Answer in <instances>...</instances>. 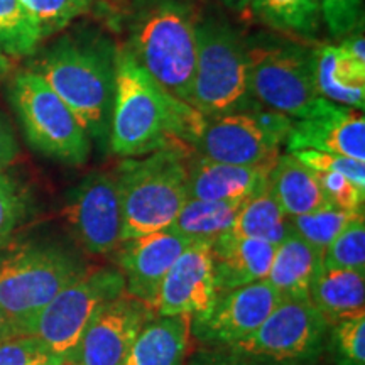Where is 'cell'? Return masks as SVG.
<instances>
[{"mask_svg":"<svg viewBox=\"0 0 365 365\" xmlns=\"http://www.w3.org/2000/svg\"><path fill=\"white\" fill-rule=\"evenodd\" d=\"M205 122L207 117L150 78L127 44L118 46L107 137L113 154L130 159L159 149L193 148Z\"/></svg>","mask_w":365,"mask_h":365,"instance_id":"cell-1","label":"cell"},{"mask_svg":"<svg viewBox=\"0 0 365 365\" xmlns=\"http://www.w3.org/2000/svg\"><path fill=\"white\" fill-rule=\"evenodd\" d=\"M115 49L103 38L65 36L33 63L83 125L90 139L107 140L115 91Z\"/></svg>","mask_w":365,"mask_h":365,"instance_id":"cell-2","label":"cell"},{"mask_svg":"<svg viewBox=\"0 0 365 365\" xmlns=\"http://www.w3.org/2000/svg\"><path fill=\"white\" fill-rule=\"evenodd\" d=\"M135 61L173 97L190 103L198 56V22L182 0H145L130 27Z\"/></svg>","mask_w":365,"mask_h":365,"instance_id":"cell-3","label":"cell"},{"mask_svg":"<svg viewBox=\"0 0 365 365\" xmlns=\"http://www.w3.org/2000/svg\"><path fill=\"white\" fill-rule=\"evenodd\" d=\"M188 154L168 148L143 159H127L115 171L120 195V240H130L173 225L188 200Z\"/></svg>","mask_w":365,"mask_h":365,"instance_id":"cell-4","label":"cell"},{"mask_svg":"<svg viewBox=\"0 0 365 365\" xmlns=\"http://www.w3.org/2000/svg\"><path fill=\"white\" fill-rule=\"evenodd\" d=\"M90 264L54 242H24L0 249V309L16 335Z\"/></svg>","mask_w":365,"mask_h":365,"instance_id":"cell-5","label":"cell"},{"mask_svg":"<svg viewBox=\"0 0 365 365\" xmlns=\"http://www.w3.org/2000/svg\"><path fill=\"white\" fill-rule=\"evenodd\" d=\"M9 100L34 150L68 166H81L88 161L90 135L38 73L17 71L9 83Z\"/></svg>","mask_w":365,"mask_h":365,"instance_id":"cell-6","label":"cell"},{"mask_svg":"<svg viewBox=\"0 0 365 365\" xmlns=\"http://www.w3.org/2000/svg\"><path fill=\"white\" fill-rule=\"evenodd\" d=\"M190 105L207 118L257 105L249 91L245 43L227 22H198V56Z\"/></svg>","mask_w":365,"mask_h":365,"instance_id":"cell-7","label":"cell"},{"mask_svg":"<svg viewBox=\"0 0 365 365\" xmlns=\"http://www.w3.org/2000/svg\"><path fill=\"white\" fill-rule=\"evenodd\" d=\"M125 293V281L117 267L88 266L49 301L17 335L33 336L54 357L68 359L95 313Z\"/></svg>","mask_w":365,"mask_h":365,"instance_id":"cell-8","label":"cell"},{"mask_svg":"<svg viewBox=\"0 0 365 365\" xmlns=\"http://www.w3.org/2000/svg\"><path fill=\"white\" fill-rule=\"evenodd\" d=\"M245 56L249 91L255 103L289 118L307 115L319 97L312 53L286 41L257 38L245 43Z\"/></svg>","mask_w":365,"mask_h":365,"instance_id":"cell-9","label":"cell"},{"mask_svg":"<svg viewBox=\"0 0 365 365\" xmlns=\"http://www.w3.org/2000/svg\"><path fill=\"white\" fill-rule=\"evenodd\" d=\"M293 118L262 105L207 118L193 149L198 156L237 166L274 164Z\"/></svg>","mask_w":365,"mask_h":365,"instance_id":"cell-10","label":"cell"},{"mask_svg":"<svg viewBox=\"0 0 365 365\" xmlns=\"http://www.w3.org/2000/svg\"><path fill=\"white\" fill-rule=\"evenodd\" d=\"M328 330L309 299H281L257 330L228 350L267 365H309L327 349Z\"/></svg>","mask_w":365,"mask_h":365,"instance_id":"cell-11","label":"cell"},{"mask_svg":"<svg viewBox=\"0 0 365 365\" xmlns=\"http://www.w3.org/2000/svg\"><path fill=\"white\" fill-rule=\"evenodd\" d=\"M65 220L78 245L90 255L115 252L122 244V210L115 171H95L68 196Z\"/></svg>","mask_w":365,"mask_h":365,"instance_id":"cell-12","label":"cell"},{"mask_svg":"<svg viewBox=\"0 0 365 365\" xmlns=\"http://www.w3.org/2000/svg\"><path fill=\"white\" fill-rule=\"evenodd\" d=\"M281 299L266 281L220 293L207 312L191 317V339L207 349H228L257 330Z\"/></svg>","mask_w":365,"mask_h":365,"instance_id":"cell-13","label":"cell"},{"mask_svg":"<svg viewBox=\"0 0 365 365\" xmlns=\"http://www.w3.org/2000/svg\"><path fill=\"white\" fill-rule=\"evenodd\" d=\"M149 307L124 293L91 317L65 362L71 365H124L132 345L150 318Z\"/></svg>","mask_w":365,"mask_h":365,"instance_id":"cell-14","label":"cell"},{"mask_svg":"<svg viewBox=\"0 0 365 365\" xmlns=\"http://www.w3.org/2000/svg\"><path fill=\"white\" fill-rule=\"evenodd\" d=\"M284 144L289 153L319 150L365 163L364 113L318 97L307 115L293 118Z\"/></svg>","mask_w":365,"mask_h":365,"instance_id":"cell-15","label":"cell"},{"mask_svg":"<svg viewBox=\"0 0 365 365\" xmlns=\"http://www.w3.org/2000/svg\"><path fill=\"white\" fill-rule=\"evenodd\" d=\"M190 244L170 228L122 242L115 252L125 293L154 312L164 277Z\"/></svg>","mask_w":365,"mask_h":365,"instance_id":"cell-16","label":"cell"},{"mask_svg":"<svg viewBox=\"0 0 365 365\" xmlns=\"http://www.w3.org/2000/svg\"><path fill=\"white\" fill-rule=\"evenodd\" d=\"M217 296L212 244L191 242L164 277L154 313L159 317H196L207 312Z\"/></svg>","mask_w":365,"mask_h":365,"instance_id":"cell-17","label":"cell"},{"mask_svg":"<svg viewBox=\"0 0 365 365\" xmlns=\"http://www.w3.org/2000/svg\"><path fill=\"white\" fill-rule=\"evenodd\" d=\"M274 164L237 166L217 163L203 156L188 158V198L205 202L245 203L267 186Z\"/></svg>","mask_w":365,"mask_h":365,"instance_id":"cell-18","label":"cell"},{"mask_svg":"<svg viewBox=\"0 0 365 365\" xmlns=\"http://www.w3.org/2000/svg\"><path fill=\"white\" fill-rule=\"evenodd\" d=\"M276 245L266 240L234 234L222 235L212 244L213 274L218 294L264 281Z\"/></svg>","mask_w":365,"mask_h":365,"instance_id":"cell-19","label":"cell"},{"mask_svg":"<svg viewBox=\"0 0 365 365\" xmlns=\"http://www.w3.org/2000/svg\"><path fill=\"white\" fill-rule=\"evenodd\" d=\"M191 340L188 314H156L139 331L124 365H185Z\"/></svg>","mask_w":365,"mask_h":365,"instance_id":"cell-20","label":"cell"},{"mask_svg":"<svg viewBox=\"0 0 365 365\" xmlns=\"http://www.w3.org/2000/svg\"><path fill=\"white\" fill-rule=\"evenodd\" d=\"M312 70L319 97L355 110H364L365 68L354 63L340 46L325 44L314 49Z\"/></svg>","mask_w":365,"mask_h":365,"instance_id":"cell-21","label":"cell"},{"mask_svg":"<svg viewBox=\"0 0 365 365\" xmlns=\"http://www.w3.org/2000/svg\"><path fill=\"white\" fill-rule=\"evenodd\" d=\"M323 264V254L293 230L274 250L271 266L264 277L282 299H309V287Z\"/></svg>","mask_w":365,"mask_h":365,"instance_id":"cell-22","label":"cell"},{"mask_svg":"<svg viewBox=\"0 0 365 365\" xmlns=\"http://www.w3.org/2000/svg\"><path fill=\"white\" fill-rule=\"evenodd\" d=\"M267 186L289 218L304 215L328 203L317 171L301 163L293 153L276 159L269 173Z\"/></svg>","mask_w":365,"mask_h":365,"instance_id":"cell-23","label":"cell"},{"mask_svg":"<svg viewBox=\"0 0 365 365\" xmlns=\"http://www.w3.org/2000/svg\"><path fill=\"white\" fill-rule=\"evenodd\" d=\"M309 301L330 325L365 313V272L322 264L309 287Z\"/></svg>","mask_w":365,"mask_h":365,"instance_id":"cell-24","label":"cell"},{"mask_svg":"<svg viewBox=\"0 0 365 365\" xmlns=\"http://www.w3.org/2000/svg\"><path fill=\"white\" fill-rule=\"evenodd\" d=\"M242 205L244 203L205 202V200L188 198L178 212L170 230L188 242L213 244L232 230Z\"/></svg>","mask_w":365,"mask_h":365,"instance_id":"cell-25","label":"cell"},{"mask_svg":"<svg viewBox=\"0 0 365 365\" xmlns=\"http://www.w3.org/2000/svg\"><path fill=\"white\" fill-rule=\"evenodd\" d=\"M230 234L277 245L291 234V222L266 186L242 205Z\"/></svg>","mask_w":365,"mask_h":365,"instance_id":"cell-26","label":"cell"},{"mask_svg":"<svg viewBox=\"0 0 365 365\" xmlns=\"http://www.w3.org/2000/svg\"><path fill=\"white\" fill-rule=\"evenodd\" d=\"M252 12L284 34L313 38L322 24L319 0H250Z\"/></svg>","mask_w":365,"mask_h":365,"instance_id":"cell-27","label":"cell"},{"mask_svg":"<svg viewBox=\"0 0 365 365\" xmlns=\"http://www.w3.org/2000/svg\"><path fill=\"white\" fill-rule=\"evenodd\" d=\"M41 41L39 27L22 0H0V51L14 58L33 56Z\"/></svg>","mask_w":365,"mask_h":365,"instance_id":"cell-28","label":"cell"},{"mask_svg":"<svg viewBox=\"0 0 365 365\" xmlns=\"http://www.w3.org/2000/svg\"><path fill=\"white\" fill-rule=\"evenodd\" d=\"M362 215V213H360ZM354 213L345 212L335 205L327 203L325 207L313 210L304 215L289 218L291 230L299 235L304 242H308L318 252H325L330 242L340 234L341 228L352 220Z\"/></svg>","mask_w":365,"mask_h":365,"instance_id":"cell-29","label":"cell"},{"mask_svg":"<svg viewBox=\"0 0 365 365\" xmlns=\"http://www.w3.org/2000/svg\"><path fill=\"white\" fill-rule=\"evenodd\" d=\"M323 266L365 272V220L354 217L323 252Z\"/></svg>","mask_w":365,"mask_h":365,"instance_id":"cell-30","label":"cell"},{"mask_svg":"<svg viewBox=\"0 0 365 365\" xmlns=\"http://www.w3.org/2000/svg\"><path fill=\"white\" fill-rule=\"evenodd\" d=\"M327 345L335 365H365V313L331 323Z\"/></svg>","mask_w":365,"mask_h":365,"instance_id":"cell-31","label":"cell"},{"mask_svg":"<svg viewBox=\"0 0 365 365\" xmlns=\"http://www.w3.org/2000/svg\"><path fill=\"white\" fill-rule=\"evenodd\" d=\"M31 212L29 191L19 180L0 173V249L11 244Z\"/></svg>","mask_w":365,"mask_h":365,"instance_id":"cell-32","label":"cell"},{"mask_svg":"<svg viewBox=\"0 0 365 365\" xmlns=\"http://www.w3.org/2000/svg\"><path fill=\"white\" fill-rule=\"evenodd\" d=\"M22 4L33 14L41 38L44 39L88 12L93 0H22Z\"/></svg>","mask_w":365,"mask_h":365,"instance_id":"cell-33","label":"cell"},{"mask_svg":"<svg viewBox=\"0 0 365 365\" xmlns=\"http://www.w3.org/2000/svg\"><path fill=\"white\" fill-rule=\"evenodd\" d=\"M293 154L314 171L336 173V175L349 178L359 188L365 190V163L362 161L340 156V154L319 153V150H296Z\"/></svg>","mask_w":365,"mask_h":365,"instance_id":"cell-34","label":"cell"},{"mask_svg":"<svg viewBox=\"0 0 365 365\" xmlns=\"http://www.w3.org/2000/svg\"><path fill=\"white\" fill-rule=\"evenodd\" d=\"M317 176L322 182L323 193H325L328 203L335 205V207L349 213H354V215L364 213L365 190L359 188L349 178L336 175V173L317 171Z\"/></svg>","mask_w":365,"mask_h":365,"instance_id":"cell-35","label":"cell"},{"mask_svg":"<svg viewBox=\"0 0 365 365\" xmlns=\"http://www.w3.org/2000/svg\"><path fill=\"white\" fill-rule=\"evenodd\" d=\"M54 357L33 336L14 335L0 341V365H48Z\"/></svg>","mask_w":365,"mask_h":365,"instance_id":"cell-36","label":"cell"},{"mask_svg":"<svg viewBox=\"0 0 365 365\" xmlns=\"http://www.w3.org/2000/svg\"><path fill=\"white\" fill-rule=\"evenodd\" d=\"M319 6L333 38H345L362 24L364 0H319Z\"/></svg>","mask_w":365,"mask_h":365,"instance_id":"cell-37","label":"cell"},{"mask_svg":"<svg viewBox=\"0 0 365 365\" xmlns=\"http://www.w3.org/2000/svg\"><path fill=\"white\" fill-rule=\"evenodd\" d=\"M185 365H267L254 359L242 357L228 349H207L195 354Z\"/></svg>","mask_w":365,"mask_h":365,"instance_id":"cell-38","label":"cell"},{"mask_svg":"<svg viewBox=\"0 0 365 365\" xmlns=\"http://www.w3.org/2000/svg\"><path fill=\"white\" fill-rule=\"evenodd\" d=\"M19 156V144L12 127L0 113V173H6Z\"/></svg>","mask_w":365,"mask_h":365,"instance_id":"cell-39","label":"cell"},{"mask_svg":"<svg viewBox=\"0 0 365 365\" xmlns=\"http://www.w3.org/2000/svg\"><path fill=\"white\" fill-rule=\"evenodd\" d=\"M339 46L354 63L365 68V38L362 24H360V27H355L352 33L346 34L345 38H341V44Z\"/></svg>","mask_w":365,"mask_h":365,"instance_id":"cell-40","label":"cell"},{"mask_svg":"<svg viewBox=\"0 0 365 365\" xmlns=\"http://www.w3.org/2000/svg\"><path fill=\"white\" fill-rule=\"evenodd\" d=\"M16 335V330H14V325L11 319L6 317V313L0 309V341L11 339V336Z\"/></svg>","mask_w":365,"mask_h":365,"instance_id":"cell-41","label":"cell"},{"mask_svg":"<svg viewBox=\"0 0 365 365\" xmlns=\"http://www.w3.org/2000/svg\"><path fill=\"white\" fill-rule=\"evenodd\" d=\"M223 6L234 9V11H245L250 7V0H218Z\"/></svg>","mask_w":365,"mask_h":365,"instance_id":"cell-42","label":"cell"},{"mask_svg":"<svg viewBox=\"0 0 365 365\" xmlns=\"http://www.w3.org/2000/svg\"><path fill=\"white\" fill-rule=\"evenodd\" d=\"M12 70V63L6 54H0V81H2Z\"/></svg>","mask_w":365,"mask_h":365,"instance_id":"cell-43","label":"cell"},{"mask_svg":"<svg viewBox=\"0 0 365 365\" xmlns=\"http://www.w3.org/2000/svg\"><path fill=\"white\" fill-rule=\"evenodd\" d=\"M65 364H66V362H65V360H63V359H54L53 362L48 364V365H65Z\"/></svg>","mask_w":365,"mask_h":365,"instance_id":"cell-44","label":"cell"},{"mask_svg":"<svg viewBox=\"0 0 365 365\" xmlns=\"http://www.w3.org/2000/svg\"><path fill=\"white\" fill-rule=\"evenodd\" d=\"M65 365H71V364H68V362H66V364H65Z\"/></svg>","mask_w":365,"mask_h":365,"instance_id":"cell-45","label":"cell"},{"mask_svg":"<svg viewBox=\"0 0 365 365\" xmlns=\"http://www.w3.org/2000/svg\"><path fill=\"white\" fill-rule=\"evenodd\" d=\"M0 54H4V53H2V51H0Z\"/></svg>","mask_w":365,"mask_h":365,"instance_id":"cell-46","label":"cell"}]
</instances>
